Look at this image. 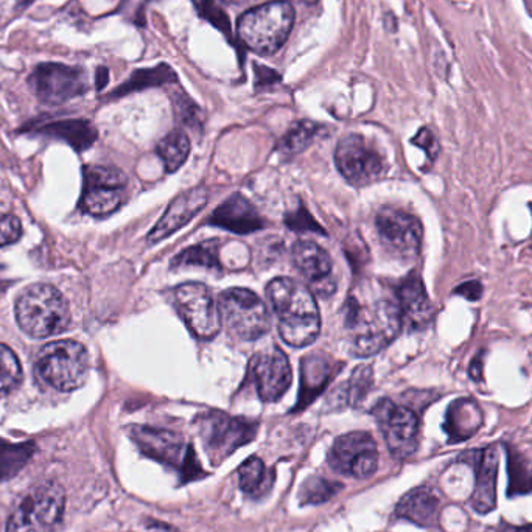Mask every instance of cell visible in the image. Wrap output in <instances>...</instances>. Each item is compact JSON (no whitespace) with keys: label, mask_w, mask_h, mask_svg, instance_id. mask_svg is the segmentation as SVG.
<instances>
[{"label":"cell","mask_w":532,"mask_h":532,"mask_svg":"<svg viewBox=\"0 0 532 532\" xmlns=\"http://www.w3.org/2000/svg\"><path fill=\"white\" fill-rule=\"evenodd\" d=\"M254 72H256L257 91L270 88V86H274V84L280 83V80H282L276 70L262 66V64H254Z\"/></svg>","instance_id":"60d3db41"},{"label":"cell","mask_w":532,"mask_h":532,"mask_svg":"<svg viewBox=\"0 0 532 532\" xmlns=\"http://www.w3.org/2000/svg\"><path fill=\"white\" fill-rule=\"evenodd\" d=\"M22 237V224L14 215L0 217V248L13 245Z\"/></svg>","instance_id":"f35d334b"},{"label":"cell","mask_w":532,"mask_h":532,"mask_svg":"<svg viewBox=\"0 0 532 532\" xmlns=\"http://www.w3.org/2000/svg\"><path fill=\"white\" fill-rule=\"evenodd\" d=\"M28 86L39 102L61 105L88 91V75L81 67L41 63L28 77Z\"/></svg>","instance_id":"4fadbf2b"},{"label":"cell","mask_w":532,"mask_h":532,"mask_svg":"<svg viewBox=\"0 0 532 532\" xmlns=\"http://www.w3.org/2000/svg\"><path fill=\"white\" fill-rule=\"evenodd\" d=\"M131 438L136 442L140 452L148 458L161 462L164 466L178 470L181 475V483L195 481L203 478V467L200 459L196 456L193 445L186 444V441L173 431L162 430L153 427H131Z\"/></svg>","instance_id":"5b68a950"},{"label":"cell","mask_w":532,"mask_h":532,"mask_svg":"<svg viewBox=\"0 0 532 532\" xmlns=\"http://www.w3.org/2000/svg\"><path fill=\"white\" fill-rule=\"evenodd\" d=\"M224 4L234 5V7H243V5L254 4L257 0H223Z\"/></svg>","instance_id":"bcb514c9"},{"label":"cell","mask_w":532,"mask_h":532,"mask_svg":"<svg viewBox=\"0 0 532 532\" xmlns=\"http://www.w3.org/2000/svg\"><path fill=\"white\" fill-rule=\"evenodd\" d=\"M411 142H413L416 147L422 148V150L427 153V156L431 159V161H434V159L438 158V139H436V136H434L433 131H431L430 128H427V126H424V128H420V130L417 131L416 136L413 137V140H411Z\"/></svg>","instance_id":"ab89813d"},{"label":"cell","mask_w":532,"mask_h":532,"mask_svg":"<svg viewBox=\"0 0 532 532\" xmlns=\"http://www.w3.org/2000/svg\"><path fill=\"white\" fill-rule=\"evenodd\" d=\"M378 238L383 248L400 260L419 256L424 228L419 218L399 207H383L375 218Z\"/></svg>","instance_id":"7c38bea8"},{"label":"cell","mask_w":532,"mask_h":532,"mask_svg":"<svg viewBox=\"0 0 532 532\" xmlns=\"http://www.w3.org/2000/svg\"><path fill=\"white\" fill-rule=\"evenodd\" d=\"M501 532H532V525L506 526Z\"/></svg>","instance_id":"f6af8a7d"},{"label":"cell","mask_w":532,"mask_h":532,"mask_svg":"<svg viewBox=\"0 0 532 532\" xmlns=\"http://www.w3.org/2000/svg\"><path fill=\"white\" fill-rule=\"evenodd\" d=\"M178 75L168 64L161 63L158 66L148 67V69L134 70L131 77L120 84L116 91L109 95V98H119L123 95L133 94V92L145 91L150 88H161L168 84H178Z\"/></svg>","instance_id":"484cf974"},{"label":"cell","mask_w":532,"mask_h":532,"mask_svg":"<svg viewBox=\"0 0 532 532\" xmlns=\"http://www.w3.org/2000/svg\"><path fill=\"white\" fill-rule=\"evenodd\" d=\"M484 416L480 405L473 399H458L448 406L444 430L452 442L467 441L483 425Z\"/></svg>","instance_id":"cb8c5ba5"},{"label":"cell","mask_w":532,"mask_h":532,"mask_svg":"<svg viewBox=\"0 0 532 532\" xmlns=\"http://www.w3.org/2000/svg\"><path fill=\"white\" fill-rule=\"evenodd\" d=\"M397 304L403 316V324L411 329L420 330L433 321L434 307L428 298L424 282L419 274L411 273L397 287Z\"/></svg>","instance_id":"7402d4cb"},{"label":"cell","mask_w":532,"mask_h":532,"mask_svg":"<svg viewBox=\"0 0 532 532\" xmlns=\"http://www.w3.org/2000/svg\"><path fill=\"white\" fill-rule=\"evenodd\" d=\"M42 133L49 136L66 140L75 150L81 151L91 147L97 139V130L88 120H63V122H53L42 128Z\"/></svg>","instance_id":"4316f807"},{"label":"cell","mask_w":532,"mask_h":532,"mask_svg":"<svg viewBox=\"0 0 532 532\" xmlns=\"http://www.w3.org/2000/svg\"><path fill=\"white\" fill-rule=\"evenodd\" d=\"M335 162L344 179L355 187L369 186L383 178L388 170L385 156L374 142L361 134H349L340 140Z\"/></svg>","instance_id":"30bf717a"},{"label":"cell","mask_w":532,"mask_h":532,"mask_svg":"<svg viewBox=\"0 0 532 532\" xmlns=\"http://www.w3.org/2000/svg\"><path fill=\"white\" fill-rule=\"evenodd\" d=\"M22 369L10 347L0 344V396H5L21 382Z\"/></svg>","instance_id":"836d02e7"},{"label":"cell","mask_w":532,"mask_h":532,"mask_svg":"<svg viewBox=\"0 0 532 532\" xmlns=\"http://www.w3.org/2000/svg\"><path fill=\"white\" fill-rule=\"evenodd\" d=\"M238 481L243 494L259 498L273 486L274 473L266 470L262 459L251 456L238 469Z\"/></svg>","instance_id":"83f0119b"},{"label":"cell","mask_w":532,"mask_h":532,"mask_svg":"<svg viewBox=\"0 0 532 532\" xmlns=\"http://www.w3.org/2000/svg\"><path fill=\"white\" fill-rule=\"evenodd\" d=\"M221 324L238 340L254 341L270 329L265 304L248 288H229L218 296Z\"/></svg>","instance_id":"ba28073f"},{"label":"cell","mask_w":532,"mask_h":532,"mask_svg":"<svg viewBox=\"0 0 532 532\" xmlns=\"http://www.w3.org/2000/svg\"><path fill=\"white\" fill-rule=\"evenodd\" d=\"M481 357L476 358L475 361H473L472 366H470V377L473 378V380H481V375H483V364L480 363Z\"/></svg>","instance_id":"ee69618b"},{"label":"cell","mask_w":532,"mask_h":532,"mask_svg":"<svg viewBox=\"0 0 532 532\" xmlns=\"http://www.w3.org/2000/svg\"><path fill=\"white\" fill-rule=\"evenodd\" d=\"M372 383V369L369 366H361L354 372L347 385V402L357 405L366 394Z\"/></svg>","instance_id":"8d00e7d4"},{"label":"cell","mask_w":532,"mask_h":532,"mask_svg":"<svg viewBox=\"0 0 532 532\" xmlns=\"http://www.w3.org/2000/svg\"><path fill=\"white\" fill-rule=\"evenodd\" d=\"M176 308L190 332L203 341L212 340L220 333L221 316L217 301L209 288L200 282H187L173 291Z\"/></svg>","instance_id":"8fae6325"},{"label":"cell","mask_w":532,"mask_h":532,"mask_svg":"<svg viewBox=\"0 0 532 532\" xmlns=\"http://www.w3.org/2000/svg\"><path fill=\"white\" fill-rule=\"evenodd\" d=\"M201 438L209 452L212 464H218L226 456L232 455L237 448L248 444L256 438L257 422L245 419V417H234L221 411H209L201 414L198 419Z\"/></svg>","instance_id":"9c48e42d"},{"label":"cell","mask_w":532,"mask_h":532,"mask_svg":"<svg viewBox=\"0 0 532 532\" xmlns=\"http://www.w3.org/2000/svg\"><path fill=\"white\" fill-rule=\"evenodd\" d=\"M16 2H18L19 10H22V8H27L28 5H32L35 0H16Z\"/></svg>","instance_id":"7dc6e473"},{"label":"cell","mask_w":532,"mask_h":532,"mask_svg":"<svg viewBox=\"0 0 532 532\" xmlns=\"http://www.w3.org/2000/svg\"><path fill=\"white\" fill-rule=\"evenodd\" d=\"M279 321V333L293 347L310 346L321 332V315L313 291L288 277H276L266 287Z\"/></svg>","instance_id":"6da1fadb"},{"label":"cell","mask_w":532,"mask_h":532,"mask_svg":"<svg viewBox=\"0 0 532 532\" xmlns=\"http://www.w3.org/2000/svg\"><path fill=\"white\" fill-rule=\"evenodd\" d=\"M220 243L218 240L200 243V245L190 246L179 252L178 256L172 260V268H182V266H200L207 270H220Z\"/></svg>","instance_id":"f1b7e54d"},{"label":"cell","mask_w":532,"mask_h":532,"mask_svg":"<svg viewBox=\"0 0 532 532\" xmlns=\"http://www.w3.org/2000/svg\"><path fill=\"white\" fill-rule=\"evenodd\" d=\"M294 18L296 13L293 5L287 0L259 5L238 19V38L257 55H273L287 42L293 30Z\"/></svg>","instance_id":"3957f363"},{"label":"cell","mask_w":532,"mask_h":532,"mask_svg":"<svg viewBox=\"0 0 532 532\" xmlns=\"http://www.w3.org/2000/svg\"><path fill=\"white\" fill-rule=\"evenodd\" d=\"M251 374L263 402H276L291 385L290 361L279 347H268L252 358Z\"/></svg>","instance_id":"e0dca14e"},{"label":"cell","mask_w":532,"mask_h":532,"mask_svg":"<svg viewBox=\"0 0 532 532\" xmlns=\"http://www.w3.org/2000/svg\"><path fill=\"white\" fill-rule=\"evenodd\" d=\"M346 327L350 332L352 352L357 357H371L396 340L403 329V316L397 302L382 299L364 305L350 298Z\"/></svg>","instance_id":"7a4b0ae2"},{"label":"cell","mask_w":532,"mask_h":532,"mask_svg":"<svg viewBox=\"0 0 532 532\" xmlns=\"http://www.w3.org/2000/svg\"><path fill=\"white\" fill-rule=\"evenodd\" d=\"M372 414L380 425L389 452L394 458H410L416 453L419 445L420 422L411 408L383 399L374 406Z\"/></svg>","instance_id":"9a60e30c"},{"label":"cell","mask_w":532,"mask_h":532,"mask_svg":"<svg viewBox=\"0 0 532 532\" xmlns=\"http://www.w3.org/2000/svg\"><path fill=\"white\" fill-rule=\"evenodd\" d=\"M343 368L338 361L326 354H310L301 361V389L294 411L305 410L316 397L326 391L329 383Z\"/></svg>","instance_id":"44dd1931"},{"label":"cell","mask_w":532,"mask_h":532,"mask_svg":"<svg viewBox=\"0 0 532 532\" xmlns=\"http://www.w3.org/2000/svg\"><path fill=\"white\" fill-rule=\"evenodd\" d=\"M198 13L201 14V18L209 21L210 24L217 27L224 35L231 36V22H229L228 16L221 10L220 5L215 0H192Z\"/></svg>","instance_id":"d590c367"},{"label":"cell","mask_w":532,"mask_h":532,"mask_svg":"<svg viewBox=\"0 0 532 532\" xmlns=\"http://www.w3.org/2000/svg\"><path fill=\"white\" fill-rule=\"evenodd\" d=\"M319 131H321V126L318 123L302 120V122H298L293 128H290L288 133L279 140L277 151L282 156H287V158L296 156V154L307 150L315 142Z\"/></svg>","instance_id":"4dcf8cb0"},{"label":"cell","mask_w":532,"mask_h":532,"mask_svg":"<svg viewBox=\"0 0 532 532\" xmlns=\"http://www.w3.org/2000/svg\"><path fill=\"white\" fill-rule=\"evenodd\" d=\"M341 489H343V484L326 480L322 476H308L299 489V500L305 506H315V504L332 500Z\"/></svg>","instance_id":"d6a6232c"},{"label":"cell","mask_w":532,"mask_h":532,"mask_svg":"<svg viewBox=\"0 0 532 532\" xmlns=\"http://www.w3.org/2000/svg\"><path fill=\"white\" fill-rule=\"evenodd\" d=\"M329 464L338 473L366 480L378 467L377 444L371 434L364 431L343 434L333 442Z\"/></svg>","instance_id":"2e32d148"},{"label":"cell","mask_w":532,"mask_h":532,"mask_svg":"<svg viewBox=\"0 0 532 532\" xmlns=\"http://www.w3.org/2000/svg\"><path fill=\"white\" fill-rule=\"evenodd\" d=\"M475 467V490H473L470 504L478 514H489L497 506V478H498V456L497 445H490L486 450L467 453Z\"/></svg>","instance_id":"ffe728a7"},{"label":"cell","mask_w":532,"mask_h":532,"mask_svg":"<svg viewBox=\"0 0 532 532\" xmlns=\"http://www.w3.org/2000/svg\"><path fill=\"white\" fill-rule=\"evenodd\" d=\"M66 494L55 481L28 490L8 518L7 532H56L63 520Z\"/></svg>","instance_id":"8992f818"},{"label":"cell","mask_w":532,"mask_h":532,"mask_svg":"<svg viewBox=\"0 0 532 532\" xmlns=\"http://www.w3.org/2000/svg\"><path fill=\"white\" fill-rule=\"evenodd\" d=\"M16 321L22 332L32 338H49L64 332L70 322L69 304L52 285L36 284L19 296Z\"/></svg>","instance_id":"277c9868"},{"label":"cell","mask_w":532,"mask_h":532,"mask_svg":"<svg viewBox=\"0 0 532 532\" xmlns=\"http://www.w3.org/2000/svg\"><path fill=\"white\" fill-rule=\"evenodd\" d=\"M285 224L291 231L315 232V234L326 235V231L322 229L321 224L312 217V214L304 206H299L298 209L290 212L285 217Z\"/></svg>","instance_id":"74e56055"},{"label":"cell","mask_w":532,"mask_h":532,"mask_svg":"<svg viewBox=\"0 0 532 532\" xmlns=\"http://www.w3.org/2000/svg\"><path fill=\"white\" fill-rule=\"evenodd\" d=\"M526 10L529 11V14L532 16V0H525Z\"/></svg>","instance_id":"c3c4849f"},{"label":"cell","mask_w":532,"mask_h":532,"mask_svg":"<svg viewBox=\"0 0 532 532\" xmlns=\"http://www.w3.org/2000/svg\"><path fill=\"white\" fill-rule=\"evenodd\" d=\"M291 259L296 270L310 282L315 293L327 296L335 291L333 263L326 249L313 242L298 240L291 248Z\"/></svg>","instance_id":"d6986e66"},{"label":"cell","mask_w":532,"mask_h":532,"mask_svg":"<svg viewBox=\"0 0 532 532\" xmlns=\"http://www.w3.org/2000/svg\"><path fill=\"white\" fill-rule=\"evenodd\" d=\"M439 498L428 487H417L411 490L396 508L397 517L405 518L419 526L433 525L438 517Z\"/></svg>","instance_id":"d4e9b609"},{"label":"cell","mask_w":532,"mask_h":532,"mask_svg":"<svg viewBox=\"0 0 532 532\" xmlns=\"http://www.w3.org/2000/svg\"><path fill=\"white\" fill-rule=\"evenodd\" d=\"M128 179L120 170L102 165L84 168L81 207L94 217H106L122 206L126 196Z\"/></svg>","instance_id":"5bb4252c"},{"label":"cell","mask_w":532,"mask_h":532,"mask_svg":"<svg viewBox=\"0 0 532 532\" xmlns=\"http://www.w3.org/2000/svg\"><path fill=\"white\" fill-rule=\"evenodd\" d=\"M207 201H209V192L206 187H195L176 196L147 235L148 243L154 245V243L162 242L164 238L184 228L189 221L200 214Z\"/></svg>","instance_id":"ac0fdd59"},{"label":"cell","mask_w":532,"mask_h":532,"mask_svg":"<svg viewBox=\"0 0 532 532\" xmlns=\"http://www.w3.org/2000/svg\"><path fill=\"white\" fill-rule=\"evenodd\" d=\"M508 452V497L531 494L532 492V466L528 459L518 453L514 448H506Z\"/></svg>","instance_id":"1f68e13d"},{"label":"cell","mask_w":532,"mask_h":532,"mask_svg":"<svg viewBox=\"0 0 532 532\" xmlns=\"http://www.w3.org/2000/svg\"><path fill=\"white\" fill-rule=\"evenodd\" d=\"M159 158L168 173H175L184 165L190 154V139L182 130L168 133L158 144Z\"/></svg>","instance_id":"f546056e"},{"label":"cell","mask_w":532,"mask_h":532,"mask_svg":"<svg viewBox=\"0 0 532 532\" xmlns=\"http://www.w3.org/2000/svg\"><path fill=\"white\" fill-rule=\"evenodd\" d=\"M172 97L176 119L189 128H201L203 112H201L200 106L196 105L186 92H175Z\"/></svg>","instance_id":"e575fe53"},{"label":"cell","mask_w":532,"mask_h":532,"mask_svg":"<svg viewBox=\"0 0 532 532\" xmlns=\"http://www.w3.org/2000/svg\"><path fill=\"white\" fill-rule=\"evenodd\" d=\"M455 294L466 298L467 301H480L481 296H483V285L478 280H469L466 284L459 285L455 290Z\"/></svg>","instance_id":"b9f144b4"},{"label":"cell","mask_w":532,"mask_h":532,"mask_svg":"<svg viewBox=\"0 0 532 532\" xmlns=\"http://www.w3.org/2000/svg\"><path fill=\"white\" fill-rule=\"evenodd\" d=\"M36 372L56 391H75L88 380V350L74 340L46 344L36 358Z\"/></svg>","instance_id":"52a82bcc"},{"label":"cell","mask_w":532,"mask_h":532,"mask_svg":"<svg viewBox=\"0 0 532 532\" xmlns=\"http://www.w3.org/2000/svg\"><path fill=\"white\" fill-rule=\"evenodd\" d=\"M207 223L240 235L260 231L265 226L256 207L240 193L229 196L228 200L212 212Z\"/></svg>","instance_id":"603a6c76"},{"label":"cell","mask_w":532,"mask_h":532,"mask_svg":"<svg viewBox=\"0 0 532 532\" xmlns=\"http://www.w3.org/2000/svg\"><path fill=\"white\" fill-rule=\"evenodd\" d=\"M108 81L109 70L106 67H98L97 75H95V86H97L98 91H102L106 84H108Z\"/></svg>","instance_id":"7bdbcfd3"}]
</instances>
